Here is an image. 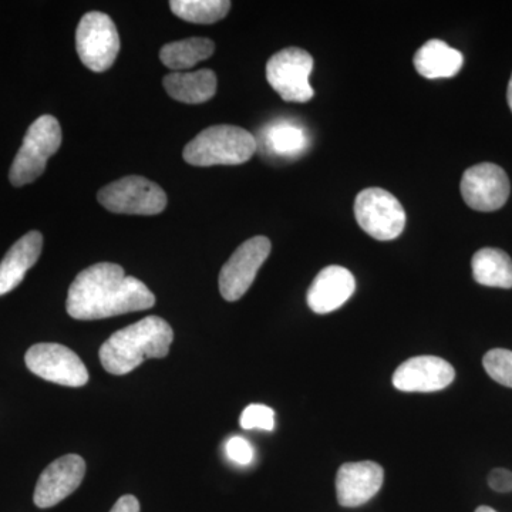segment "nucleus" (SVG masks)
Here are the masks:
<instances>
[{
	"label": "nucleus",
	"mask_w": 512,
	"mask_h": 512,
	"mask_svg": "<svg viewBox=\"0 0 512 512\" xmlns=\"http://www.w3.org/2000/svg\"><path fill=\"white\" fill-rule=\"evenodd\" d=\"M156 296L140 279L127 276L120 265L101 262L84 269L70 285L67 313L77 320H99L147 311Z\"/></svg>",
	"instance_id": "obj_1"
},
{
	"label": "nucleus",
	"mask_w": 512,
	"mask_h": 512,
	"mask_svg": "<svg viewBox=\"0 0 512 512\" xmlns=\"http://www.w3.org/2000/svg\"><path fill=\"white\" fill-rule=\"evenodd\" d=\"M173 340V328L167 320L147 316L113 333L101 345L100 362L110 375H127L146 359H163L167 356Z\"/></svg>",
	"instance_id": "obj_2"
},
{
	"label": "nucleus",
	"mask_w": 512,
	"mask_h": 512,
	"mask_svg": "<svg viewBox=\"0 0 512 512\" xmlns=\"http://www.w3.org/2000/svg\"><path fill=\"white\" fill-rule=\"evenodd\" d=\"M258 150V141L241 127L212 126L201 131L184 148V160L195 167L247 163Z\"/></svg>",
	"instance_id": "obj_3"
},
{
	"label": "nucleus",
	"mask_w": 512,
	"mask_h": 512,
	"mask_svg": "<svg viewBox=\"0 0 512 512\" xmlns=\"http://www.w3.org/2000/svg\"><path fill=\"white\" fill-rule=\"evenodd\" d=\"M62 144V127L53 116L39 117L29 127L22 147L10 167L9 180L15 187L33 183L46 170L47 160Z\"/></svg>",
	"instance_id": "obj_4"
},
{
	"label": "nucleus",
	"mask_w": 512,
	"mask_h": 512,
	"mask_svg": "<svg viewBox=\"0 0 512 512\" xmlns=\"http://www.w3.org/2000/svg\"><path fill=\"white\" fill-rule=\"evenodd\" d=\"M99 202L114 214L157 215L167 207L163 188L140 175H128L99 191Z\"/></svg>",
	"instance_id": "obj_5"
},
{
	"label": "nucleus",
	"mask_w": 512,
	"mask_h": 512,
	"mask_svg": "<svg viewBox=\"0 0 512 512\" xmlns=\"http://www.w3.org/2000/svg\"><path fill=\"white\" fill-rule=\"evenodd\" d=\"M77 55L94 73L107 72L120 52V36L106 13H86L76 30Z\"/></svg>",
	"instance_id": "obj_6"
},
{
	"label": "nucleus",
	"mask_w": 512,
	"mask_h": 512,
	"mask_svg": "<svg viewBox=\"0 0 512 512\" xmlns=\"http://www.w3.org/2000/svg\"><path fill=\"white\" fill-rule=\"evenodd\" d=\"M355 217L360 228L377 241H392L406 227L403 205L383 188H367L357 195Z\"/></svg>",
	"instance_id": "obj_7"
},
{
	"label": "nucleus",
	"mask_w": 512,
	"mask_h": 512,
	"mask_svg": "<svg viewBox=\"0 0 512 512\" xmlns=\"http://www.w3.org/2000/svg\"><path fill=\"white\" fill-rule=\"evenodd\" d=\"M313 70V57L299 47H288L268 60L266 79L282 100L306 103L313 92L309 77Z\"/></svg>",
	"instance_id": "obj_8"
},
{
	"label": "nucleus",
	"mask_w": 512,
	"mask_h": 512,
	"mask_svg": "<svg viewBox=\"0 0 512 512\" xmlns=\"http://www.w3.org/2000/svg\"><path fill=\"white\" fill-rule=\"evenodd\" d=\"M25 362L33 375L47 382L67 387H82L89 382V372L82 359L59 343L32 346L26 353Z\"/></svg>",
	"instance_id": "obj_9"
},
{
	"label": "nucleus",
	"mask_w": 512,
	"mask_h": 512,
	"mask_svg": "<svg viewBox=\"0 0 512 512\" xmlns=\"http://www.w3.org/2000/svg\"><path fill=\"white\" fill-rule=\"evenodd\" d=\"M271 248V241L266 237H254L239 245L221 269L220 292L225 301H238L247 293Z\"/></svg>",
	"instance_id": "obj_10"
},
{
	"label": "nucleus",
	"mask_w": 512,
	"mask_h": 512,
	"mask_svg": "<svg viewBox=\"0 0 512 512\" xmlns=\"http://www.w3.org/2000/svg\"><path fill=\"white\" fill-rule=\"evenodd\" d=\"M461 195L468 207L481 212L500 210L511 192L510 180L500 165L483 163L468 168L461 180Z\"/></svg>",
	"instance_id": "obj_11"
},
{
	"label": "nucleus",
	"mask_w": 512,
	"mask_h": 512,
	"mask_svg": "<svg viewBox=\"0 0 512 512\" xmlns=\"http://www.w3.org/2000/svg\"><path fill=\"white\" fill-rule=\"evenodd\" d=\"M456 370L436 356H417L397 367L393 386L400 392L431 393L446 389L453 383Z\"/></svg>",
	"instance_id": "obj_12"
},
{
	"label": "nucleus",
	"mask_w": 512,
	"mask_h": 512,
	"mask_svg": "<svg viewBox=\"0 0 512 512\" xmlns=\"http://www.w3.org/2000/svg\"><path fill=\"white\" fill-rule=\"evenodd\" d=\"M86 463L77 454L57 458L43 471L36 484L33 500L39 508L55 507L82 484Z\"/></svg>",
	"instance_id": "obj_13"
},
{
	"label": "nucleus",
	"mask_w": 512,
	"mask_h": 512,
	"mask_svg": "<svg viewBox=\"0 0 512 512\" xmlns=\"http://www.w3.org/2000/svg\"><path fill=\"white\" fill-rule=\"evenodd\" d=\"M383 480V468L373 461L343 464L336 476L339 504L346 508H356L369 503L379 493Z\"/></svg>",
	"instance_id": "obj_14"
},
{
	"label": "nucleus",
	"mask_w": 512,
	"mask_h": 512,
	"mask_svg": "<svg viewBox=\"0 0 512 512\" xmlns=\"http://www.w3.org/2000/svg\"><path fill=\"white\" fill-rule=\"evenodd\" d=\"M355 276L349 269L339 265H330L313 279L306 301L309 308L319 315L338 311L355 293Z\"/></svg>",
	"instance_id": "obj_15"
},
{
	"label": "nucleus",
	"mask_w": 512,
	"mask_h": 512,
	"mask_svg": "<svg viewBox=\"0 0 512 512\" xmlns=\"http://www.w3.org/2000/svg\"><path fill=\"white\" fill-rule=\"evenodd\" d=\"M43 249L40 232L30 231L19 239L0 262V296L18 288L26 272L36 264Z\"/></svg>",
	"instance_id": "obj_16"
},
{
	"label": "nucleus",
	"mask_w": 512,
	"mask_h": 512,
	"mask_svg": "<svg viewBox=\"0 0 512 512\" xmlns=\"http://www.w3.org/2000/svg\"><path fill=\"white\" fill-rule=\"evenodd\" d=\"M464 57L439 39H431L417 50L414 67L426 79H448L460 72Z\"/></svg>",
	"instance_id": "obj_17"
},
{
	"label": "nucleus",
	"mask_w": 512,
	"mask_h": 512,
	"mask_svg": "<svg viewBox=\"0 0 512 512\" xmlns=\"http://www.w3.org/2000/svg\"><path fill=\"white\" fill-rule=\"evenodd\" d=\"M262 144L266 153L275 157L298 158L311 144L309 134L301 124L292 120H276L262 131Z\"/></svg>",
	"instance_id": "obj_18"
},
{
	"label": "nucleus",
	"mask_w": 512,
	"mask_h": 512,
	"mask_svg": "<svg viewBox=\"0 0 512 512\" xmlns=\"http://www.w3.org/2000/svg\"><path fill=\"white\" fill-rule=\"evenodd\" d=\"M163 84L168 96L185 104L205 103L217 93V76L210 69L168 74Z\"/></svg>",
	"instance_id": "obj_19"
},
{
	"label": "nucleus",
	"mask_w": 512,
	"mask_h": 512,
	"mask_svg": "<svg viewBox=\"0 0 512 512\" xmlns=\"http://www.w3.org/2000/svg\"><path fill=\"white\" fill-rule=\"evenodd\" d=\"M471 268L477 284L490 288H512V259L501 249H480L473 256Z\"/></svg>",
	"instance_id": "obj_20"
},
{
	"label": "nucleus",
	"mask_w": 512,
	"mask_h": 512,
	"mask_svg": "<svg viewBox=\"0 0 512 512\" xmlns=\"http://www.w3.org/2000/svg\"><path fill=\"white\" fill-rule=\"evenodd\" d=\"M214 52L215 45L212 40L207 37H191L165 45L161 49L160 59L165 67L180 73V70L191 69L202 60L210 59Z\"/></svg>",
	"instance_id": "obj_21"
},
{
	"label": "nucleus",
	"mask_w": 512,
	"mask_h": 512,
	"mask_svg": "<svg viewBox=\"0 0 512 512\" xmlns=\"http://www.w3.org/2000/svg\"><path fill=\"white\" fill-rule=\"evenodd\" d=\"M170 8L175 16L198 23V25H211L224 19L231 9V2L227 0H173Z\"/></svg>",
	"instance_id": "obj_22"
},
{
	"label": "nucleus",
	"mask_w": 512,
	"mask_h": 512,
	"mask_svg": "<svg viewBox=\"0 0 512 512\" xmlns=\"http://www.w3.org/2000/svg\"><path fill=\"white\" fill-rule=\"evenodd\" d=\"M483 366L495 382L512 389V352L507 349H493L485 353Z\"/></svg>",
	"instance_id": "obj_23"
},
{
	"label": "nucleus",
	"mask_w": 512,
	"mask_h": 512,
	"mask_svg": "<svg viewBox=\"0 0 512 512\" xmlns=\"http://www.w3.org/2000/svg\"><path fill=\"white\" fill-rule=\"evenodd\" d=\"M244 430L272 431L275 427V412L265 404H249L239 419Z\"/></svg>",
	"instance_id": "obj_24"
},
{
	"label": "nucleus",
	"mask_w": 512,
	"mask_h": 512,
	"mask_svg": "<svg viewBox=\"0 0 512 512\" xmlns=\"http://www.w3.org/2000/svg\"><path fill=\"white\" fill-rule=\"evenodd\" d=\"M225 453L229 460L238 466H249L254 461V447L244 437H231L225 446Z\"/></svg>",
	"instance_id": "obj_25"
},
{
	"label": "nucleus",
	"mask_w": 512,
	"mask_h": 512,
	"mask_svg": "<svg viewBox=\"0 0 512 512\" xmlns=\"http://www.w3.org/2000/svg\"><path fill=\"white\" fill-rule=\"evenodd\" d=\"M488 484L497 493H510L512 491V473L505 468H495L488 476Z\"/></svg>",
	"instance_id": "obj_26"
},
{
	"label": "nucleus",
	"mask_w": 512,
	"mask_h": 512,
	"mask_svg": "<svg viewBox=\"0 0 512 512\" xmlns=\"http://www.w3.org/2000/svg\"><path fill=\"white\" fill-rule=\"evenodd\" d=\"M110 512H140V503L134 495H123Z\"/></svg>",
	"instance_id": "obj_27"
},
{
	"label": "nucleus",
	"mask_w": 512,
	"mask_h": 512,
	"mask_svg": "<svg viewBox=\"0 0 512 512\" xmlns=\"http://www.w3.org/2000/svg\"><path fill=\"white\" fill-rule=\"evenodd\" d=\"M507 100H508V104H510V109L512 111V76H511L510 84H508Z\"/></svg>",
	"instance_id": "obj_28"
},
{
	"label": "nucleus",
	"mask_w": 512,
	"mask_h": 512,
	"mask_svg": "<svg viewBox=\"0 0 512 512\" xmlns=\"http://www.w3.org/2000/svg\"><path fill=\"white\" fill-rule=\"evenodd\" d=\"M476 512H497V511L493 510V508L485 507V505H483V507H478Z\"/></svg>",
	"instance_id": "obj_29"
}]
</instances>
